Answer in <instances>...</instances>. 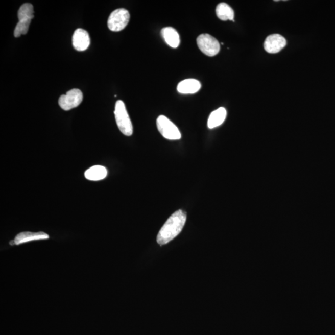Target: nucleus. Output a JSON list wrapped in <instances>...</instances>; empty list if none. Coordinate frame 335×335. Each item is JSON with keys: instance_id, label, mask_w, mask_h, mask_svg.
<instances>
[{"instance_id": "f257e3e1", "label": "nucleus", "mask_w": 335, "mask_h": 335, "mask_svg": "<svg viewBox=\"0 0 335 335\" xmlns=\"http://www.w3.org/2000/svg\"><path fill=\"white\" fill-rule=\"evenodd\" d=\"M186 218V212L182 210H178L173 213L158 234V244L160 245H165L177 236L185 225Z\"/></svg>"}, {"instance_id": "f03ea898", "label": "nucleus", "mask_w": 335, "mask_h": 335, "mask_svg": "<svg viewBox=\"0 0 335 335\" xmlns=\"http://www.w3.org/2000/svg\"><path fill=\"white\" fill-rule=\"evenodd\" d=\"M34 8L30 4H23L18 13L19 22L14 31V36L19 37L27 34L31 20L34 18Z\"/></svg>"}, {"instance_id": "7ed1b4c3", "label": "nucleus", "mask_w": 335, "mask_h": 335, "mask_svg": "<svg viewBox=\"0 0 335 335\" xmlns=\"http://www.w3.org/2000/svg\"><path fill=\"white\" fill-rule=\"evenodd\" d=\"M114 115L121 132L126 136H131L133 134L132 124L123 101H117L115 103Z\"/></svg>"}, {"instance_id": "20e7f679", "label": "nucleus", "mask_w": 335, "mask_h": 335, "mask_svg": "<svg viewBox=\"0 0 335 335\" xmlns=\"http://www.w3.org/2000/svg\"><path fill=\"white\" fill-rule=\"evenodd\" d=\"M157 126L159 132L166 139L179 140L181 138L177 126L164 115H160L157 118Z\"/></svg>"}, {"instance_id": "39448f33", "label": "nucleus", "mask_w": 335, "mask_h": 335, "mask_svg": "<svg viewBox=\"0 0 335 335\" xmlns=\"http://www.w3.org/2000/svg\"><path fill=\"white\" fill-rule=\"evenodd\" d=\"M129 20V11L124 8H119L112 11L109 16L108 21V28L114 32L122 31L128 25Z\"/></svg>"}, {"instance_id": "423d86ee", "label": "nucleus", "mask_w": 335, "mask_h": 335, "mask_svg": "<svg viewBox=\"0 0 335 335\" xmlns=\"http://www.w3.org/2000/svg\"><path fill=\"white\" fill-rule=\"evenodd\" d=\"M197 44L199 49L207 56H216L220 51V44L215 37L208 34H203L197 38Z\"/></svg>"}, {"instance_id": "0eeeda50", "label": "nucleus", "mask_w": 335, "mask_h": 335, "mask_svg": "<svg viewBox=\"0 0 335 335\" xmlns=\"http://www.w3.org/2000/svg\"><path fill=\"white\" fill-rule=\"evenodd\" d=\"M82 101V92L79 89H73L60 97L59 105L63 110L69 111L79 106Z\"/></svg>"}, {"instance_id": "6e6552de", "label": "nucleus", "mask_w": 335, "mask_h": 335, "mask_svg": "<svg viewBox=\"0 0 335 335\" xmlns=\"http://www.w3.org/2000/svg\"><path fill=\"white\" fill-rule=\"evenodd\" d=\"M287 45L286 40L279 34H272L267 37L264 43V48L268 53H279Z\"/></svg>"}, {"instance_id": "1a4fd4ad", "label": "nucleus", "mask_w": 335, "mask_h": 335, "mask_svg": "<svg viewBox=\"0 0 335 335\" xmlns=\"http://www.w3.org/2000/svg\"><path fill=\"white\" fill-rule=\"evenodd\" d=\"M72 44L78 51H85L90 45V38L87 31L77 29L72 37Z\"/></svg>"}, {"instance_id": "9d476101", "label": "nucleus", "mask_w": 335, "mask_h": 335, "mask_svg": "<svg viewBox=\"0 0 335 335\" xmlns=\"http://www.w3.org/2000/svg\"><path fill=\"white\" fill-rule=\"evenodd\" d=\"M49 238L47 233L42 232H21L17 235L14 241H11V245H19L31 241H40V240H46Z\"/></svg>"}, {"instance_id": "9b49d317", "label": "nucleus", "mask_w": 335, "mask_h": 335, "mask_svg": "<svg viewBox=\"0 0 335 335\" xmlns=\"http://www.w3.org/2000/svg\"><path fill=\"white\" fill-rule=\"evenodd\" d=\"M201 88V84L195 79H186L178 84L177 90L182 94H195Z\"/></svg>"}, {"instance_id": "f8f14e48", "label": "nucleus", "mask_w": 335, "mask_h": 335, "mask_svg": "<svg viewBox=\"0 0 335 335\" xmlns=\"http://www.w3.org/2000/svg\"><path fill=\"white\" fill-rule=\"evenodd\" d=\"M164 41L172 48H177L180 44V36L177 30L172 27L164 28L161 31Z\"/></svg>"}, {"instance_id": "ddd939ff", "label": "nucleus", "mask_w": 335, "mask_h": 335, "mask_svg": "<svg viewBox=\"0 0 335 335\" xmlns=\"http://www.w3.org/2000/svg\"><path fill=\"white\" fill-rule=\"evenodd\" d=\"M226 116L227 111L224 108H220L213 111L208 119V128L213 129L221 126L224 122Z\"/></svg>"}, {"instance_id": "4468645a", "label": "nucleus", "mask_w": 335, "mask_h": 335, "mask_svg": "<svg viewBox=\"0 0 335 335\" xmlns=\"http://www.w3.org/2000/svg\"><path fill=\"white\" fill-rule=\"evenodd\" d=\"M108 171L105 167L100 165L93 166L86 170L85 177L90 181L102 180L106 177Z\"/></svg>"}, {"instance_id": "2eb2a0df", "label": "nucleus", "mask_w": 335, "mask_h": 335, "mask_svg": "<svg viewBox=\"0 0 335 335\" xmlns=\"http://www.w3.org/2000/svg\"><path fill=\"white\" fill-rule=\"evenodd\" d=\"M216 14L222 21H234V11L229 5L225 3H221L216 8Z\"/></svg>"}]
</instances>
